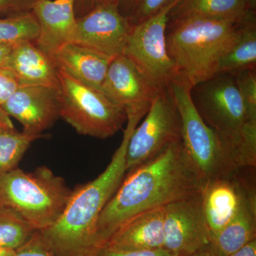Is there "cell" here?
Instances as JSON below:
<instances>
[{
    "label": "cell",
    "mask_w": 256,
    "mask_h": 256,
    "mask_svg": "<svg viewBox=\"0 0 256 256\" xmlns=\"http://www.w3.org/2000/svg\"><path fill=\"white\" fill-rule=\"evenodd\" d=\"M205 184L182 139L172 143L154 159L124 175L98 220L99 246H104L114 232L134 216L201 192Z\"/></svg>",
    "instance_id": "obj_1"
},
{
    "label": "cell",
    "mask_w": 256,
    "mask_h": 256,
    "mask_svg": "<svg viewBox=\"0 0 256 256\" xmlns=\"http://www.w3.org/2000/svg\"><path fill=\"white\" fill-rule=\"evenodd\" d=\"M140 120L128 118L122 142L106 169L95 180L72 190L58 220L40 232L54 256H94L100 248L98 220L126 174L128 142Z\"/></svg>",
    "instance_id": "obj_2"
},
{
    "label": "cell",
    "mask_w": 256,
    "mask_h": 256,
    "mask_svg": "<svg viewBox=\"0 0 256 256\" xmlns=\"http://www.w3.org/2000/svg\"><path fill=\"white\" fill-rule=\"evenodd\" d=\"M239 23L208 18L168 23L166 50L174 80L192 88L216 75L220 58L238 38Z\"/></svg>",
    "instance_id": "obj_3"
},
{
    "label": "cell",
    "mask_w": 256,
    "mask_h": 256,
    "mask_svg": "<svg viewBox=\"0 0 256 256\" xmlns=\"http://www.w3.org/2000/svg\"><path fill=\"white\" fill-rule=\"evenodd\" d=\"M72 190L46 166L32 172L16 168L0 175V206L14 212L36 232L60 218Z\"/></svg>",
    "instance_id": "obj_4"
},
{
    "label": "cell",
    "mask_w": 256,
    "mask_h": 256,
    "mask_svg": "<svg viewBox=\"0 0 256 256\" xmlns=\"http://www.w3.org/2000/svg\"><path fill=\"white\" fill-rule=\"evenodd\" d=\"M169 87L181 116L184 148L206 182L234 174L240 169L236 149L202 120L192 104L191 88L178 80Z\"/></svg>",
    "instance_id": "obj_5"
},
{
    "label": "cell",
    "mask_w": 256,
    "mask_h": 256,
    "mask_svg": "<svg viewBox=\"0 0 256 256\" xmlns=\"http://www.w3.org/2000/svg\"><path fill=\"white\" fill-rule=\"evenodd\" d=\"M60 116L82 136L106 139L118 132L127 114L100 89L58 69Z\"/></svg>",
    "instance_id": "obj_6"
},
{
    "label": "cell",
    "mask_w": 256,
    "mask_h": 256,
    "mask_svg": "<svg viewBox=\"0 0 256 256\" xmlns=\"http://www.w3.org/2000/svg\"><path fill=\"white\" fill-rule=\"evenodd\" d=\"M190 92L202 120L237 151L248 120L234 75L217 74L193 86Z\"/></svg>",
    "instance_id": "obj_7"
},
{
    "label": "cell",
    "mask_w": 256,
    "mask_h": 256,
    "mask_svg": "<svg viewBox=\"0 0 256 256\" xmlns=\"http://www.w3.org/2000/svg\"><path fill=\"white\" fill-rule=\"evenodd\" d=\"M182 121L170 87L161 89L134 129L126 151V173L154 159L176 141L181 140Z\"/></svg>",
    "instance_id": "obj_8"
},
{
    "label": "cell",
    "mask_w": 256,
    "mask_h": 256,
    "mask_svg": "<svg viewBox=\"0 0 256 256\" xmlns=\"http://www.w3.org/2000/svg\"><path fill=\"white\" fill-rule=\"evenodd\" d=\"M174 0L142 22L132 26L124 54L158 88L169 86L174 80V68L166 50V31Z\"/></svg>",
    "instance_id": "obj_9"
},
{
    "label": "cell",
    "mask_w": 256,
    "mask_h": 256,
    "mask_svg": "<svg viewBox=\"0 0 256 256\" xmlns=\"http://www.w3.org/2000/svg\"><path fill=\"white\" fill-rule=\"evenodd\" d=\"M132 28L118 0H104L77 18L72 42L114 58L124 54Z\"/></svg>",
    "instance_id": "obj_10"
},
{
    "label": "cell",
    "mask_w": 256,
    "mask_h": 256,
    "mask_svg": "<svg viewBox=\"0 0 256 256\" xmlns=\"http://www.w3.org/2000/svg\"><path fill=\"white\" fill-rule=\"evenodd\" d=\"M164 248L176 256H190L212 242L201 192L164 207Z\"/></svg>",
    "instance_id": "obj_11"
},
{
    "label": "cell",
    "mask_w": 256,
    "mask_h": 256,
    "mask_svg": "<svg viewBox=\"0 0 256 256\" xmlns=\"http://www.w3.org/2000/svg\"><path fill=\"white\" fill-rule=\"evenodd\" d=\"M101 90L124 109L128 118L134 116L144 118L161 89L121 54L111 62Z\"/></svg>",
    "instance_id": "obj_12"
},
{
    "label": "cell",
    "mask_w": 256,
    "mask_h": 256,
    "mask_svg": "<svg viewBox=\"0 0 256 256\" xmlns=\"http://www.w3.org/2000/svg\"><path fill=\"white\" fill-rule=\"evenodd\" d=\"M10 118L22 126V132L38 139L60 118V89L21 86L2 106Z\"/></svg>",
    "instance_id": "obj_13"
},
{
    "label": "cell",
    "mask_w": 256,
    "mask_h": 256,
    "mask_svg": "<svg viewBox=\"0 0 256 256\" xmlns=\"http://www.w3.org/2000/svg\"><path fill=\"white\" fill-rule=\"evenodd\" d=\"M256 168H240L226 178L206 182L201 191L202 207L212 238L236 214L248 180Z\"/></svg>",
    "instance_id": "obj_14"
},
{
    "label": "cell",
    "mask_w": 256,
    "mask_h": 256,
    "mask_svg": "<svg viewBox=\"0 0 256 256\" xmlns=\"http://www.w3.org/2000/svg\"><path fill=\"white\" fill-rule=\"evenodd\" d=\"M76 0H36L32 12L40 28L35 44L50 56L73 40Z\"/></svg>",
    "instance_id": "obj_15"
},
{
    "label": "cell",
    "mask_w": 256,
    "mask_h": 256,
    "mask_svg": "<svg viewBox=\"0 0 256 256\" xmlns=\"http://www.w3.org/2000/svg\"><path fill=\"white\" fill-rule=\"evenodd\" d=\"M20 86H46L60 89L58 68L50 56L35 42H24L12 46L5 63Z\"/></svg>",
    "instance_id": "obj_16"
},
{
    "label": "cell",
    "mask_w": 256,
    "mask_h": 256,
    "mask_svg": "<svg viewBox=\"0 0 256 256\" xmlns=\"http://www.w3.org/2000/svg\"><path fill=\"white\" fill-rule=\"evenodd\" d=\"M164 207L134 216L120 226L104 246L120 250L164 248Z\"/></svg>",
    "instance_id": "obj_17"
},
{
    "label": "cell",
    "mask_w": 256,
    "mask_h": 256,
    "mask_svg": "<svg viewBox=\"0 0 256 256\" xmlns=\"http://www.w3.org/2000/svg\"><path fill=\"white\" fill-rule=\"evenodd\" d=\"M56 66L78 82L100 89L114 60L77 44H67L50 56Z\"/></svg>",
    "instance_id": "obj_18"
},
{
    "label": "cell",
    "mask_w": 256,
    "mask_h": 256,
    "mask_svg": "<svg viewBox=\"0 0 256 256\" xmlns=\"http://www.w3.org/2000/svg\"><path fill=\"white\" fill-rule=\"evenodd\" d=\"M256 239V175L252 174L244 188L236 214L212 238V242L223 255L229 256Z\"/></svg>",
    "instance_id": "obj_19"
},
{
    "label": "cell",
    "mask_w": 256,
    "mask_h": 256,
    "mask_svg": "<svg viewBox=\"0 0 256 256\" xmlns=\"http://www.w3.org/2000/svg\"><path fill=\"white\" fill-rule=\"evenodd\" d=\"M250 10L245 0H178L168 23L186 18H208L239 22Z\"/></svg>",
    "instance_id": "obj_20"
},
{
    "label": "cell",
    "mask_w": 256,
    "mask_h": 256,
    "mask_svg": "<svg viewBox=\"0 0 256 256\" xmlns=\"http://www.w3.org/2000/svg\"><path fill=\"white\" fill-rule=\"evenodd\" d=\"M246 70H256V16L252 10L239 23L238 38L220 58L217 74L234 75Z\"/></svg>",
    "instance_id": "obj_21"
},
{
    "label": "cell",
    "mask_w": 256,
    "mask_h": 256,
    "mask_svg": "<svg viewBox=\"0 0 256 256\" xmlns=\"http://www.w3.org/2000/svg\"><path fill=\"white\" fill-rule=\"evenodd\" d=\"M38 22L32 12L0 18V44L14 46L24 42L36 41Z\"/></svg>",
    "instance_id": "obj_22"
},
{
    "label": "cell",
    "mask_w": 256,
    "mask_h": 256,
    "mask_svg": "<svg viewBox=\"0 0 256 256\" xmlns=\"http://www.w3.org/2000/svg\"><path fill=\"white\" fill-rule=\"evenodd\" d=\"M35 232L14 212L0 206V247L16 250L26 244Z\"/></svg>",
    "instance_id": "obj_23"
},
{
    "label": "cell",
    "mask_w": 256,
    "mask_h": 256,
    "mask_svg": "<svg viewBox=\"0 0 256 256\" xmlns=\"http://www.w3.org/2000/svg\"><path fill=\"white\" fill-rule=\"evenodd\" d=\"M36 140L16 129L0 134V175L18 168L32 142Z\"/></svg>",
    "instance_id": "obj_24"
},
{
    "label": "cell",
    "mask_w": 256,
    "mask_h": 256,
    "mask_svg": "<svg viewBox=\"0 0 256 256\" xmlns=\"http://www.w3.org/2000/svg\"><path fill=\"white\" fill-rule=\"evenodd\" d=\"M248 122L256 124V70H246L234 74Z\"/></svg>",
    "instance_id": "obj_25"
},
{
    "label": "cell",
    "mask_w": 256,
    "mask_h": 256,
    "mask_svg": "<svg viewBox=\"0 0 256 256\" xmlns=\"http://www.w3.org/2000/svg\"><path fill=\"white\" fill-rule=\"evenodd\" d=\"M174 0H140L136 9L129 18L132 26L142 22L156 14Z\"/></svg>",
    "instance_id": "obj_26"
},
{
    "label": "cell",
    "mask_w": 256,
    "mask_h": 256,
    "mask_svg": "<svg viewBox=\"0 0 256 256\" xmlns=\"http://www.w3.org/2000/svg\"><path fill=\"white\" fill-rule=\"evenodd\" d=\"M14 256H54L40 232H35L26 244L15 250Z\"/></svg>",
    "instance_id": "obj_27"
},
{
    "label": "cell",
    "mask_w": 256,
    "mask_h": 256,
    "mask_svg": "<svg viewBox=\"0 0 256 256\" xmlns=\"http://www.w3.org/2000/svg\"><path fill=\"white\" fill-rule=\"evenodd\" d=\"M94 256H176L164 248L154 250H114L102 246L97 250Z\"/></svg>",
    "instance_id": "obj_28"
},
{
    "label": "cell",
    "mask_w": 256,
    "mask_h": 256,
    "mask_svg": "<svg viewBox=\"0 0 256 256\" xmlns=\"http://www.w3.org/2000/svg\"><path fill=\"white\" fill-rule=\"evenodd\" d=\"M20 87L14 76L8 69L0 67V106H2Z\"/></svg>",
    "instance_id": "obj_29"
},
{
    "label": "cell",
    "mask_w": 256,
    "mask_h": 256,
    "mask_svg": "<svg viewBox=\"0 0 256 256\" xmlns=\"http://www.w3.org/2000/svg\"><path fill=\"white\" fill-rule=\"evenodd\" d=\"M36 0H0V14L10 15L32 12Z\"/></svg>",
    "instance_id": "obj_30"
},
{
    "label": "cell",
    "mask_w": 256,
    "mask_h": 256,
    "mask_svg": "<svg viewBox=\"0 0 256 256\" xmlns=\"http://www.w3.org/2000/svg\"><path fill=\"white\" fill-rule=\"evenodd\" d=\"M120 11L124 16L129 18L136 9L140 0H118Z\"/></svg>",
    "instance_id": "obj_31"
},
{
    "label": "cell",
    "mask_w": 256,
    "mask_h": 256,
    "mask_svg": "<svg viewBox=\"0 0 256 256\" xmlns=\"http://www.w3.org/2000/svg\"><path fill=\"white\" fill-rule=\"evenodd\" d=\"M15 129L11 118L5 112L4 109L0 106V134Z\"/></svg>",
    "instance_id": "obj_32"
},
{
    "label": "cell",
    "mask_w": 256,
    "mask_h": 256,
    "mask_svg": "<svg viewBox=\"0 0 256 256\" xmlns=\"http://www.w3.org/2000/svg\"><path fill=\"white\" fill-rule=\"evenodd\" d=\"M229 256H256V239Z\"/></svg>",
    "instance_id": "obj_33"
},
{
    "label": "cell",
    "mask_w": 256,
    "mask_h": 256,
    "mask_svg": "<svg viewBox=\"0 0 256 256\" xmlns=\"http://www.w3.org/2000/svg\"><path fill=\"white\" fill-rule=\"evenodd\" d=\"M190 256H225L214 246L212 242L204 247L193 255Z\"/></svg>",
    "instance_id": "obj_34"
},
{
    "label": "cell",
    "mask_w": 256,
    "mask_h": 256,
    "mask_svg": "<svg viewBox=\"0 0 256 256\" xmlns=\"http://www.w3.org/2000/svg\"><path fill=\"white\" fill-rule=\"evenodd\" d=\"M12 46L0 44V67H4Z\"/></svg>",
    "instance_id": "obj_35"
},
{
    "label": "cell",
    "mask_w": 256,
    "mask_h": 256,
    "mask_svg": "<svg viewBox=\"0 0 256 256\" xmlns=\"http://www.w3.org/2000/svg\"><path fill=\"white\" fill-rule=\"evenodd\" d=\"M80 1L82 2V8H85L87 10V12L89 10H92L96 4H97L98 3L100 2L101 1H104V0H80Z\"/></svg>",
    "instance_id": "obj_36"
},
{
    "label": "cell",
    "mask_w": 256,
    "mask_h": 256,
    "mask_svg": "<svg viewBox=\"0 0 256 256\" xmlns=\"http://www.w3.org/2000/svg\"><path fill=\"white\" fill-rule=\"evenodd\" d=\"M15 250L0 247V256H14Z\"/></svg>",
    "instance_id": "obj_37"
},
{
    "label": "cell",
    "mask_w": 256,
    "mask_h": 256,
    "mask_svg": "<svg viewBox=\"0 0 256 256\" xmlns=\"http://www.w3.org/2000/svg\"><path fill=\"white\" fill-rule=\"evenodd\" d=\"M245 1L249 9L252 10V11H256V0H245Z\"/></svg>",
    "instance_id": "obj_38"
}]
</instances>
